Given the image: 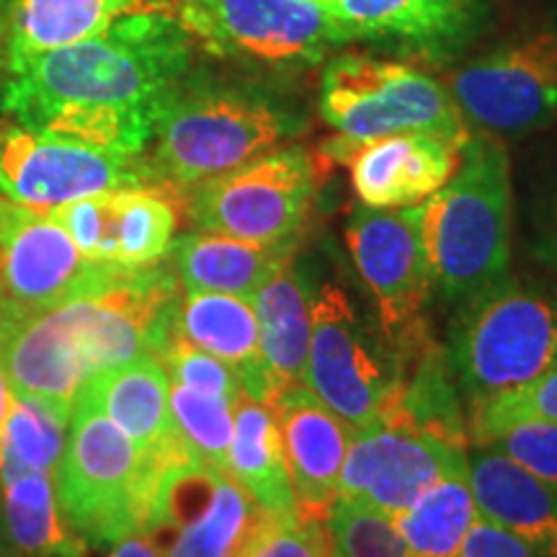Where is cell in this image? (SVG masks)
<instances>
[{
  "instance_id": "cell-1",
  "label": "cell",
  "mask_w": 557,
  "mask_h": 557,
  "mask_svg": "<svg viewBox=\"0 0 557 557\" xmlns=\"http://www.w3.org/2000/svg\"><path fill=\"white\" fill-rule=\"evenodd\" d=\"M191 58L194 39L171 11L124 13L96 37L5 65L0 111L21 127L145 156Z\"/></svg>"
},
{
  "instance_id": "cell-2",
  "label": "cell",
  "mask_w": 557,
  "mask_h": 557,
  "mask_svg": "<svg viewBox=\"0 0 557 557\" xmlns=\"http://www.w3.org/2000/svg\"><path fill=\"white\" fill-rule=\"evenodd\" d=\"M513 186L500 137L470 135L457 171L423 201V240L442 302H470L511 274Z\"/></svg>"
},
{
  "instance_id": "cell-3",
  "label": "cell",
  "mask_w": 557,
  "mask_h": 557,
  "mask_svg": "<svg viewBox=\"0 0 557 557\" xmlns=\"http://www.w3.org/2000/svg\"><path fill=\"white\" fill-rule=\"evenodd\" d=\"M299 129L297 116L269 90L191 70L160 116L145 158L152 184L178 199L189 186L261 158Z\"/></svg>"
},
{
  "instance_id": "cell-4",
  "label": "cell",
  "mask_w": 557,
  "mask_h": 557,
  "mask_svg": "<svg viewBox=\"0 0 557 557\" xmlns=\"http://www.w3.org/2000/svg\"><path fill=\"white\" fill-rule=\"evenodd\" d=\"M444 348L470 408L542 377L557 367V289L506 274L459 305Z\"/></svg>"
},
{
  "instance_id": "cell-5",
  "label": "cell",
  "mask_w": 557,
  "mask_h": 557,
  "mask_svg": "<svg viewBox=\"0 0 557 557\" xmlns=\"http://www.w3.org/2000/svg\"><path fill=\"white\" fill-rule=\"evenodd\" d=\"M165 472L139 455L111 418L75 403L58 496L81 540L111 545L127 534H150Z\"/></svg>"
},
{
  "instance_id": "cell-6",
  "label": "cell",
  "mask_w": 557,
  "mask_h": 557,
  "mask_svg": "<svg viewBox=\"0 0 557 557\" xmlns=\"http://www.w3.org/2000/svg\"><path fill=\"white\" fill-rule=\"evenodd\" d=\"M320 116L351 139L434 132L465 145L470 137L447 86L408 62L361 52H344L325 65L320 75Z\"/></svg>"
},
{
  "instance_id": "cell-7",
  "label": "cell",
  "mask_w": 557,
  "mask_h": 557,
  "mask_svg": "<svg viewBox=\"0 0 557 557\" xmlns=\"http://www.w3.org/2000/svg\"><path fill=\"white\" fill-rule=\"evenodd\" d=\"M318 169L308 150L274 148L178 194V209L201 233L289 246L308 222Z\"/></svg>"
},
{
  "instance_id": "cell-8",
  "label": "cell",
  "mask_w": 557,
  "mask_h": 557,
  "mask_svg": "<svg viewBox=\"0 0 557 557\" xmlns=\"http://www.w3.org/2000/svg\"><path fill=\"white\" fill-rule=\"evenodd\" d=\"M398 354L377 336L336 282L312 295V329L302 385L348 426L380 418L398 385Z\"/></svg>"
},
{
  "instance_id": "cell-9",
  "label": "cell",
  "mask_w": 557,
  "mask_h": 557,
  "mask_svg": "<svg viewBox=\"0 0 557 557\" xmlns=\"http://www.w3.org/2000/svg\"><path fill=\"white\" fill-rule=\"evenodd\" d=\"M346 243L393 351L403 354L426 341L434 278L423 240V205L395 209L361 205L346 222Z\"/></svg>"
},
{
  "instance_id": "cell-10",
  "label": "cell",
  "mask_w": 557,
  "mask_h": 557,
  "mask_svg": "<svg viewBox=\"0 0 557 557\" xmlns=\"http://www.w3.org/2000/svg\"><path fill=\"white\" fill-rule=\"evenodd\" d=\"M171 13L218 58L297 67L344 45L331 9L315 0H173Z\"/></svg>"
},
{
  "instance_id": "cell-11",
  "label": "cell",
  "mask_w": 557,
  "mask_h": 557,
  "mask_svg": "<svg viewBox=\"0 0 557 557\" xmlns=\"http://www.w3.org/2000/svg\"><path fill=\"white\" fill-rule=\"evenodd\" d=\"M465 122L496 137H519L557 122V29L521 34L449 75Z\"/></svg>"
},
{
  "instance_id": "cell-12",
  "label": "cell",
  "mask_w": 557,
  "mask_h": 557,
  "mask_svg": "<svg viewBox=\"0 0 557 557\" xmlns=\"http://www.w3.org/2000/svg\"><path fill=\"white\" fill-rule=\"evenodd\" d=\"M156 186L145 156L96 148L21 124H0V191L34 212L109 189Z\"/></svg>"
},
{
  "instance_id": "cell-13",
  "label": "cell",
  "mask_w": 557,
  "mask_h": 557,
  "mask_svg": "<svg viewBox=\"0 0 557 557\" xmlns=\"http://www.w3.org/2000/svg\"><path fill=\"white\" fill-rule=\"evenodd\" d=\"M468 462V444L377 418L357 429L338 480V498L398 519L438 478Z\"/></svg>"
},
{
  "instance_id": "cell-14",
  "label": "cell",
  "mask_w": 557,
  "mask_h": 557,
  "mask_svg": "<svg viewBox=\"0 0 557 557\" xmlns=\"http://www.w3.org/2000/svg\"><path fill=\"white\" fill-rule=\"evenodd\" d=\"M267 517L227 472L189 462L160 480L150 534L165 557H238Z\"/></svg>"
},
{
  "instance_id": "cell-15",
  "label": "cell",
  "mask_w": 557,
  "mask_h": 557,
  "mask_svg": "<svg viewBox=\"0 0 557 557\" xmlns=\"http://www.w3.org/2000/svg\"><path fill=\"white\" fill-rule=\"evenodd\" d=\"M47 218L65 230L86 259L139 269L171 253L178 199L158 186H127L75 199Z\"/></svg>"
},
{
  "instance_id": "cell-16",
  "label": "cell",
  "mask_w": 557,
  "mask_h": 557,
  "mask_svg": "<svg viewBox=\"0 0 557 557\" xmlns=\"http://www.w3.org/2000/svg\"><path fill=\"white\" fill-rule=\"evenodd\" d=\"M331 13L344 45L374 41L429 60L459 52L483 24L480 0H338Z\"/></svg>"
},
{
  "instance_id": "cell-17",
  "label": "cell",
  "mask_w": 557,
  "mask_h": 557,
  "mask_svg": "<svg viewBox=\"0 0 557 557\" xmlns=\"http://www.w3.org/2000/svg\"><path fill=\"white\" fill-rule=\"evenodd\" d=\"M462 145L434 132L351 139L346 165L361 205L395 209L423 205L457 171Z\"/></svg>"
},
{
  "instance_id": "cell-18",
  "label": "cell",
  "mask_w": 557,
  "mask_h": 557,
  "mask_svg": "<svg viewBox=\"0 0 557 557\" xmlns=\"http://www.w3.org/2000/svg\"><path fill=\"white\" fill-rule=\"evenodd\" d=\"M297 508L308 517L325 521L338 498V480L344 470L354 426L299 382L274 400Z\"/></svg>"
},
{
  "instance_id": "cell-19",
  "label": "cell",
  "mask_w": 557,
  "mask_h": 557,
  "mask_svg": "<svg viewBox=\"0 0 557 557\" xmlns=\"http://www.w3.org/2000/svg\"><path fill=\"white\" fill-rule=\"evenodd\" d=\"M78 403L111 418L156 468L171 470L194 462L173 426L171 380L158 357H143L94 374L83 385Z\"/></svg>"
},
{
  "instance_id": "cell-20",
  "label": "cell",
  "mask_w": 557,
  "mask_h": 557,
  "mask_svg": "<svg viewBox=\"0 0 557 557\" xmlns=\"http://www.w3.org/2000/svg\"><path fill=\"white\" fill-rule=\"evenodd\" d=\"M0 364L13 395L39 403L70 423L88 377L58 308L21 318L0 346Z\"/></svg>"
},
{
  "instance_id": "cell-21",
  "label": "cell",
  "mask_w": 557,
  "mask_h": 557,
  "mask_svg": "<svg viewBox=\"0 0 557 557\" xmlns=\"http://www.w3.org/2000/svg\"><path fill=\"white\" fill-rule=\"evenodd\" d=\"M163 9L152 0H3L0 70L34 54L78 45L124 13Z\"/></svg>"
},
{
  "instance_id": "cell-22",
  "label": "cell",
  "mask_w": 557,
  "mask_h": 557,
  "mask_svg": "<svg viewBox=\"0 0 557 557\" xmlns=\"http://www.w3.org/2000/svg\"><path fill=\"white\" fill-rule=\"evenodd\" d=\"M176 336L233 367L243 395L271 406L253 302L218 292H184L176 310Z\"/></svg>"
},
{
  "instance_id": "cell-23",
  "label": "cell",
  "mask_w": 557,
  "mask_h": 557,
  "mask_svg": "<svg viewBox=\"0 0 557 557\" xmlns=\"http://www.w3.org/2000/svg\"><path fill=\"white\" fill-rule=\"evenodd\" d=\"M478 513L517 534L540 553L557 557V491L517 462L478 447L468 457Z\"/></svg>"
},
{
  "instance_id": "cell-24",
  "label": "cell",
  "mask_w": 557,
  "mask_h": 557,
  "mask_svg": "<svg viewBox=\"0 0 557 557\" xmlns=\"http://www.w3.org/2000/svg\"><path fill=\"white\" fill-rule=\"evenodd\" d=\"M312 295L315 284L308 269L292 259L253 297L271 406L284 389L302 382L312 329Z\"/></svg>"
},
{
  "instance_id": "cell-25",
  "label": "cell",
  "mask_w": 557,
  "mask_h": 557,
  "mask_svg": "<svg viewBox=\"0 0 557 557\" xmlns=\"http://www.w3.org/2000/svg\"><path fill=\"white\" fill-rule=\"evenodd\" d=\"M171 256L184 292H218L253 302L256 292L295 259V243L261 246L199 230L173 240Z\"/></svg>"
},
{
  "instance_id": "cell-26",
  "label": "cell",
  "mask_w": 557,
  "mask_h": 557,
  "mask_svg": "<svg viewBox=\"0 0 557 557\" xmlns=\"http://www.w3.org/2000/svg\"><path fill=\"white\" fill-rule=\"evenodd\" d=\"M0 557H83V540L60 506L58 475L26 472L0 483Z\"/></svg>"
},
{
  "instance_id": "cell-27",
  "label": "cell",
  "mask_w": 557,
  "mask_h": 557,
  "mask_svg": "<svg viewBox=\"0 0 557 557\" xmlns=\"http://www.w3.org/2000/svg\"><path fill=\"white\" fill-rule=\"evenodd\" d=\"M227 475L246 487L267 513H289L297 508L274 408L246 395L235 406Z\"/></svg>"
},
{
  "instance_id": "cell-28",
  "label": "cell",
  "mask_w": 557,
  "mask_h": 557,
  "mask_svg": "<svg viewBox=\"0 0 557 557\" xmlns=\"http://www.w3.org/2000/svg\"><path fill=\"white\" fill-rule=\"evenodd\" d=\"M478 517L470 485V462L457 465L395 519L406 557H459Z\"/></svg>"
},
{
  "instance_id": "cell-29",
  "label": "cell",
  "mask_w": 557,
  "mask_h": 557,
  "mask_svg": "<svg viewBox=\"0 0 557 557\" xmlns=\"http://www.w3.org/2000/svg\"><path fill=\"white\" fill-rule=\"evenodd\" d=\"M65 429V418L11 393L9 413L0 426V483L26 472L58 475L67 444Z\"/></svg>"
},
{
  "instance_id": "cell-30",
  "label": "cell",
  "mask_w": 557,
  "mask_h": 557,
  "mask_svg": "<svg viewBox=\"0 0 557 557\" xmlns=\"http://www.w3.org/2000/svg\"><path fill=\"white\" fill-rule=\"evenodd\" d=\"M171 418L194 462L227 472V449L235 426L233 403L171 382Z\"/></svg>"
},
{
  "instance_id": "cell-31",
  "label": "cell",
  "mask_w": 557,
  "mask_h": 557,
  "mask_svg": "<svg viewBox=\"0 0 557 557\" xmlns=\"http://www.w3.org/2000/svg\"><path fill=\"white\" fill-rule=\"evenodd\" d=\"M323 524L331 557H406L395 519L374 508L336 498Z\"/></svg>"
},
{
  "instance_id": "cell-32",
  "label": "cell",
  "mask_w": 557,
  "mask_h": 557,
  "mask_svg": "<svg viewBox=\"0 0 557 557\" xmlns=\"http://www.w3.org/2000/svg\"><path fill=\"white\" fill-rule=\"evenodd\" d=\"M521 421L557 423V367L511 393L470 408V436L472 442H480L483 436Z\"/></svg>"
},
{
  "instance_id": "cell-33",
  "label": "cell",
  "mask_w": 557,
  "mask_h": 557,
  "mask_svg": "<svg viewBox=\"0 0 557 557\" xmlns=\"http://www.w3.org/2000/svg\"><path fill=\"white\" fill-rule=\"evenodd\" d=\"M158 359L163 361L169 380L176 382V385L189 387L194 393L227 400L233 406H238V400L243 398L240 377L235 374L233 367H227L225 361L212 357V354L201 351V348L176 336V333H173L169 346L160 351Z\"/></svg>"
},
{
  "instance_id": "cell-34",
  "label": "cell",
  "mask_w": 557,
  "mask_h": 557,
  "mask_svg": "<svg viewBox=\"0 0 557 557\" xmlns=\"http://www.w3.org/2000/svg\"><path fill=\"white\" fill-rule=\"evenodd\" d=\"M475 447L493 449L557 491V423L521 421L487 434Z\"/></svg>"
},
{
  "instance_id": "cell-35",
  "label": "cell",
  "mask_w": 557,
  "mask_h": 557,
  "mask_svg": "<svg viewBox=\"0 0 557 557\" xmlns=\"http://www.w3.org/2000/svg\"><path fill=\"white\" fill-rule=\"evenodd\" d=\"M238 557H331L325 524L299 508L269 513Z\"/></svg>"
},
{
  "instance_id": "cell-36",
  "label": "cell",
  "mask_w": 557,
  "mask_h": 557,
  "mask_svg": "<svg viewBox=\"0 0 557 557\" xmlns=\"http://www.w3.org/2000/svg\"><path fill=\"white\" fill-rule=\"evenodd\" d=\"M459 557H549L532 545H527L524 540H519L517 534L506 532L504 527L493 524V521L483 519L478 513L472 521L468 537L462 542Z\"/></svg>"
},
{
  "instance_id": "cell-37",
  "label": "cell",
  "mask_w": 557,
  "mask_h": 557,
  "mask_svg": "<svg viewBox=\"0 0 557 557\" xmlns=\"http://www.w3.org/2000/svg\"><path fill=\"white\" fill-rule=\"evenodd\" d=\"M532 253L542 267L557 276V191H553V197L542 207L537 225H534Z\"/></svg>"
},
{
  "instance_id": "cell-38",
  "label": "cell",
  "mask_w": 557,
  "mask_h": 557,
  "mask_svg": "<svg viewBox=\"0 0 557 557\" xmlns=\"http://www.w3.org/2000/svg\"><path fill=\"white\" fill-rule=\"evenodd\" d=\"M109 557H165L152 534H127L111 542Z\"/></svg>"
},
{
  "instance_id": "cell-39",
  "label": "cell",
  "mask_w": 557,
  "mask_h": 557,
  "mask_svg": "<svg viewBox=\"0 0 557 557\" xmlns=\"http://www.w3.org/2000/svg\"><path fill=\"white\" fill-rule=\"evenodd\" d=\"M16 323H18V318L13 315V312L9 310V305H5L3 297H0V346H3L5 336H9L11 329H13V325H16Z\"/></svg>"
},
{
  "instance_id": "cell-40",
  "label": "cell",
  "mask_w": 557,
  "mask_h": 557,
  "mask_svg": "<svg viewBox=\"0 0 557 557\" xmlns=\"http://www.w3.org/2000/svg\"><path fill=\"white\" fill-rule=\"evenodd\" d=\"M9 403H11V387H9V380H5V369L0 364V426H3L5 413H9Z\"/></svg>"
},
{
  "instance_id": "cell-41",
  "label": "cell",
  "mask_w": 557,
  "mask_h": 557,
  "mask_svg": "<svg viewBox=\"0 0 557 557\" xmlns=\"http://www.w3.org/2000/svg\"><path fill=\"white\" fill-rule=\"evenodd\" d=\"M315 3H320V5H325V9H333V5L338 3V0H315Z\"/></svg>"
},
{
  "instance_id": "cell-42",
  "label": "cell",
  "mask_w": 557,
  "mask_h": 557,
  "mask_svg": "<svg viewBox=\"0 0 557 557\" xmlns=\"http://www.w3.org/2000/svg\"><path fill=\"white\" fill-rule=\"evenodd\" d=\"M0 9H3V0H0Z\"/></svg>"
}]
</instances>
